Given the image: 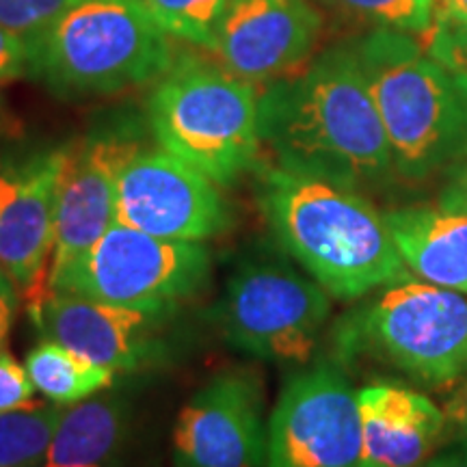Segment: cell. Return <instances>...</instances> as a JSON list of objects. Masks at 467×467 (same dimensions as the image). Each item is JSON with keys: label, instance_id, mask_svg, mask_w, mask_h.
Wrapping results in <instances>:
<instances>
[{"label": "cell", "instance_id": "obj_21", "mask_svg": "<svg viewBox=\"0 0 467 467\" xmlns=\"http://www.w3.org/2000/svg\"><path fill=\"white\" fill-rule=\"evenodd\" d=\"M169 37L213 50L230 0H139Z\"/></svg>", "mask_w": 467, "mask_h": 467}, {"label": "cell", "instance_id": "obj_8", "mask_svg": "<svg viewBox=\"0 0 467 467\" xmlns=\"http://www.w3.org/2000/svg\"><path fill=\"white\" fill-rule=\"evenodd\" d=\"M329 314V292L318 282L282 260L254 258L227 279L217 317L221 334L241 353L307 364Z\"/></svg>", "mask_w": 467, "mask_h": 467}, {"label": "cell", "instance_id": "obj_13", "mask_svg": "<svg viewBox=\"0 0 467 467\" xmlns=\"http://www.w3.org/2000/svg\"><path fill=\"white\" fill-rule=\"evenodd\" d=\"M139 150L124 130H96L63 145L50 271L83 255L117 223V175Z\"/></svg>", "mask_w": 467, "mask_h": 467}, {"label": "cell", "instance_id": "obj_5", "mask_svg": "<svg viewBox=\"0 0 467 467\" xmlns=\"http://www.w3.org/2000/svg\"><path fill=\"white\" fill-rule=\"evenodd\" d=\"M175 55L139 0H80L35 46L33 78L61 98L113 96L156 83Z\"/></svg>", "mask_w": 467, "mask_h": 467}, {"label": "cell", "instance_id": "obj_12", "mask_svg": "<svg viewBox=\"0 0 467 467\" xmlns=\"http://www.w3.org/2000/svg\"><path fill=\"white\" fill-rule=\"evenodd\" d=\"M63 148L39 151L0 169V268L9 273L31 314L50 288L48 258L55 254L57 186Z\"/></svg>", "mask_w": 467, "mask_h": 467}, {"label": "cell", "instance_id": "obj_14", "mask_svg": "<svg viewBox=\"0 0 467 467\" xmlns=\"http://www.w3.org/2000/svg\"><path fill=\"white\" fill-rule=\"evenodd\" d=\"M173 314L167 307L115 306L85 296L48 292L33 312L48 340L113 372H132L162 353V327Z\"/></svg>", "mask_w": 467, "mask_h": 467}, {"label": "cell", "instance_id": "obj_19", "mask_svg": "<svg viewBox=\"0 0 467 467\" xmlns=\"http://www.w3.org/2000/svg\"><path fill=\"white\" fill-rule=\"evenodd\" d=\"M25 368L39 394L57 405H76L113 383V370L96 366L46 337L26 355Z\"/></svg>", "mask_w": 467, "mask_h": 467}, {"label": "cell", "instance_id": "obj_16", "mask_svg": "<svg viewBox=\"0 0 467 467\" xmlns=\"http://www.w3.org/2000/svg\"><path fill=\"white\" fill-rule=\"evenodd\" d=\"M358 396L361 467H420L451 441L443 409L418 389L377 381L358 389Z\"/></svg>", "mask_w": 467, "mask_h": 467}, {"label": "cell", "instance_id": "obj_2", "mask_svg": "<svg viewBox=\"0 0 467 467\" xmlns=\"http://www.w3.org/2000/svg\"><path fill=\"white\" fill-rule=\"evenodd\" d=\"M258 202L282 247L329 296L355 301L411 279L385 213L364 192L265 165L258 169Z\"/></svg>", "mask_w": 467, "mask_h": 467}, {"label": "cell", "instance_id": "obj_20", "mask_svg": "<svg viewBox=\"0 0 467 467\" xmlns=\"http://www.w3.org/2000/svg\"><path fill=\"white\" fill-rule=\"evenodd\" d=\"M66 405H33L0 413V467H42Z\"/></svg>", "mask_w": 467, "mask_h": 467}, {"label": "cell", "instance_id": "obj_7", "mask_svg": "<svg viewBox=\"0 0 467 467\" xmlns=\"http://www.w3.org/2000/svg\"><path fill=\"white\" fill-rule=\"evenodd\" d=\"M210 249L115 223L89 251L50 271V292L115 306L167 307L208 282Z\"/></svg>", "mask_w": 467, "mask_h": 467}, {"label": "cell", "instance_id": "obj_3", "mask_svg": "<svg viewBox=\"0 0 467 467\" xmlns=\"http://www.w3.org/2000/svg\"><path fill=\"white\" fill-rule=\"evenodd\" d=\"M377 104L394 171L411 182L446 171L467 151V78L411 35L372 28L353 42Z\"/></svg>", "mask_w": 467, "mask_h": 467}, {"label": "cell", "instance_id": "obj_22", "mask_svg": "<svg viewBox=\"0 0 467 467\" xmlns=\"http://www.w3.org/2000/svg\"><path fill=\"white\" fill-rule=\"evenodd\" d=\"M327 7L375 28L426 37L435 22V0H323Z\"/></svg>", "mask_w": 467, "mask_h": 467}, {"label": "cell", "instance_id": "obj_32", "mask_svg": "<svg viewBox=\"0 0 467 467\" xmlns=\"http://www.w3.org/2000/svg\"><path fill=\"white\" fill-rule=\"evenodd\" d=\"M16 130V117L11 113L7 102H5L3 93H0V137L3 134H11Z\"/></svg>", "mask_w": 467, "mask_h": 467}, {"label": "cell", "instance_id": "obj_25", "mask_svg": "<svg viewBox=\"0 0 467 467\" xmlns=\"http://www.w3.org/2000/svg\"><path fill=\"white\" fill-rule=\"evenodd\" d=\"M35 392L26 368L7 350L0 353V413L33 405Z\"/></svg>", "mask_w": 467, "mask_h": 467}, {"label": "cell", "instance_id": "obj_6", "mask_svg": "<svg viewBox=\"0 0 467 467\" xmlns=\"http://www.w3.org/2000/svg\"><path fill=\"white\" fill-rule=\"evenodd\" d=\"M342 359L368 358L424 389L467 375V299L429 282L385 285L336 329Z\"/></svg>", "mask_w": 467, "mask_h": 467}, {"label": "cell", "instance_id": "obj_9", "mask_svg": "<svg viewBox=\"0 0 467 467\" xmlns=\"http://www.w3.org/2000/svg\"><path fill=\"white\" fill-rule=\"evenodd\" d=\"M359 396L329 361L284 385L266 424V467H361Z\"/></svg>", "mask_w": 467, "mask_h": 467}, {"label": "cell", "instance_id": "obj_30", "mask_svg": "<svg viewBox=\"0 0 467 467\" xmlns=\"http://www.w3.org/2000/svg\"><path fill=\"white\" fill-rule=\"evenodd\" d=\"M435 16L467 22V0H435Z\"/></svg>", "mask_w": 467, "mask_h": 467}, {"label": "cell", "instance_id": "obj_23", "mask_svg": "<svg viewBox=\"0 0 467 467\" xmlns=\"http://www.w3.org/2000/svg\"><path fill=\"white\" fill-rule=\"evenodd\" d=\"M80 0H0V26L37 46Z\"/></svg>", "mask_w": 467, "mask_h": 467}, {"label": "cell", "instance_id": "obj_4", "mask_svg": "<svg viewBox=\"0 0 467 467\" xmlns=\"http://www.w3.org/2000/svg\"><path fill=\"white\" fill-rule=\"evenodd\" d=\"M258 107L254 83L184 55L156 80L148 121L162 150L230 186L258 165Z\"/></svg>", "mask_w": 467, "mask_h": 467}, {"label": "cell", "instance_id": "obj_26", "mask_svg": "<svg viewBox=\"0 0 467 467\" xmlns=\"http://www.w3.org/2000/svg\"><path fill=\"white\" fill-rule=\"evenodd\" d=\"M33 46L0 26V83L26 78V76L33 78Z\"/></svg>", "mask_w": 467, "mask_h": 467}, {"label": "cell", "instance_id": "obj_10", "mask_svg": "<svg viewBox=\"0 0 467 467\" xmlns=\"http://www.w3.org/2000/svg\"><path fill=\"white\" fill-rule=\"evenodd\" d=\"M117 223L171 241L225 234L232 210L219 184L167 150H139L117 175Z\"/></svg>", "mask_w": 467, "mask_h": 467}, {"label": "cell", "instance_id": "obj_17", "mask_svg": "<svg viewBox=\"0 0 467 467\" xmlns=\"http://www.w3.org/2000/svg\"><path fill=\"white\" fill-rule=\"evenodd\" d=\"M409 271L424 282L467 296V217L440 206H405L385 213Z\"/></svg>", "mask_w": 467, "mask_h": 467}, {"label": "cell", "instance_id": "obj_18", "mask_svg": "<svg viewBox=\"0 0 467 467\" xmlns=\"http://www.w3.org/2000/svg\"><path fill=\"white\" fill-rule=\"evenodd\" d=\"M132 416L115 394H96L67 405L42 467H124Z\"/></svg>", "mask_w": 467, "mask_h": 467}, {"label": "cell", "instance_id": "obj_24", "mask_svg": "<svg viewBox=\"0 0 467 467\" xmlns=\"http://www.w3.org/2000/svg\"><path fill=\"white\" fill-rule=\"evenodd\" d=\"M422 46L441 66L467 78V22H454L435 16L433 28Z\"/></svg>", "mask_w": 467, "mask_h": 467}, {"label": "cell", "instance_id": "obj_28", "mask_svg": "<svg viewBox=\"0 0 467 467\" xmlns=\"http://www.w3.org/2000/svg\"><path fill=\"white\" fill-rule=\"evenodd\" d=\"M17 290L20 288L9 277V273L0 268V353L7 350V337L17 312Z\"/></svg>", "mask_w": 467, "mask_h": 467}, {"label": "cell", "instance_id": "obj_11", "mask_svg": "<svg viewBox=\"0 0 467 467\" xmlns=\"http://www.w3.org/2000/svg\"><path fill=\"white\" fill-rule=\"evenodd\" d=\"M173 467H266L258 372H219L186 402L173 426Z\"/></svg>", "mask_w": 467, "mask_h": 467}, {"label": "cell", "instance_id": "obj_1", "mask_svg": "<svg viewBox=\"0 0 467 467\" xmlns=\"http://www.w3.org/2000/svg\"><path fill=\"white\" fill-rule=\"evenodd\" d=\"M260 141L290 171L355 191L394 178V161L353 44L327 48L301 74L260 93Z\"/></svg>", "mask_w": 467, "mask_h": 467}, {"label": "cell", "instance_id": "obj_27", "mask_svg": "<svg viewBox=\"0 0 467 467\" xmlns=\"http://www.w3.org/2000/svg\"><path fill=\"white\" fill-rule=\"evenodd\" d=\"M437 206L467 217V161H459L446 169V182L437 197Z\"/></svg>", "mask_w": 467, "mask_h": 467}, {"label": "cell", "instance_id": "obj_33", "mask_svg": "<svg viewBox=\"0 0 467 467\" xmlns=\"http://www.w3.org/2000/svg\"><path fill=\"white\" fill-rule=\"evenodd\" d=\"M465 159H467V151H465Z\"/></svg>", "mask_w": 467, "mask_h": 467}, {"label": "cell", "instance_id": "obj_31", "mask_svg": "<svg viewBox=\"0 0 467 467\" xmlns=\"http://www.w3.org/2000/svg\"><path fill=\"white\" fill-rule=\"evenodd\" d=\"M420 467H467V446L451 452H440Z\"/></svg>", "mask_w": 467, "mask_h": 467}, {"label": "cell", "instance_id": "obj_15", "mask_svg": "<svg viewBox=\"0 0 467 467\" xmlns=\"http://www.w3.org/2000/svg\"><path fill=\"white\" fill-rule=\"evenodd\" d=\"M323 17L307 0H230L213 52L249 83L279 80L318 42Z\"/></svg>", "mask_w": 467, "mask_h": 467}, {"label": "cell", "instance_id": "obj_29", "mask_svg": "<svg viewBox=\"0 0 467 467\" xmlns=\"http://www.w3.org/2000/svg\"><path fill=\"white\" fill-rule=\"evenodd\" d=\"M448 424V440H467V381L443 407Z\"/></svg>", "mask_w": 467, "mask_h": 467}]
</instances>
